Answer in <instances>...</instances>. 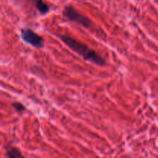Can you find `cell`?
I'll list each match as a JSON object with an SVG mask.
<instances>
[{
  "mask_svg": "<svg viewBox=\"0 0 158 158\" xmlns=\"http://www.w3.org/2000/svg\"><path fill=\"white\" fill-rule=\"evenodd\" d=\"M60 38L69 49H72L73 52H77L78 55L81 56L86 61L101 66L106 64L105 59L103 58L94 49H90L87 45L66 35H60Z\"/></svg>",
  "mask_w": 158,
  "mask_h": 158,
  "instance_id": "obj_1",
  "label": "cell"
},
{
  "mask_svg": "<svg viewBox=\"0 0 158 158\" xmlns=\"http://www.w3.org/2000/svg\"><path fill=\"white\" fill-rule=\"evenodd\" d=\"M63 15L64 18L69 21L73 22L80 26H83L86 29L93 27V22L88 17L85 16L83 14L80 13L78 10L73 7L72 6H66L63 9Z\"/></svg>",
  "mask_w": 158,
  "mask_h": 158,
  "instance_id": "obj_2",
  "label": "cell"
},
{
  "mask_svg": "<svg viewBox=\"0 0 158 158\" xmlns=\"http://www.w3.org/2000/svg\"><path fill=\"white\" fill-rule=\"evenodd\" d=\"M21 37L25 43L35 48H43L44 46V40L41 35L37 34L30 29H23L21 30Z\"/></svg>",
  "mask_w": 158,
  "mask_h": 158,
  "instance_id": "obj_3",
  "label": "cell"
},
{
  "mask_svg": "<svg viewBox=\"0 0 158 158\" xmlns=\"http://www.w3.org/2000/svg\"><path fill=\"white\" fill-rule=\"evenodd\" d=\"M6 156L8 158H21L23 157L21 151L13 146L7 145L6 147Z\"/></svg>",
  "mask_w": 158,
  "mask_h": 158,
  "instance_id": "obj_4",
  "label": "cell"
},
{
  "mask_svg": "<svg viewBox=\"0 0 158 158\" xmlns=\"http://www.w3.org/2000/svg\"><path fill=\"white\" fill-rule=\"evenodd\" d=\"M35 9L41 15H46L49 12V6L43 0H32Z\"/></svg>",
  "mask_w": 158,
  "mask_h": 158,
  "instance_id": "obj_5",
  "label": "cell"
},
{
  "mask_svg": "<svg viewBox=\"0 0 158 158\" xmlns=\"http://www.w3.org/2000/svg\"><path fill=\"white\" fill-rule=\"evenodd\" d=\"M12 106H13L14 109L19 113L23 112V111L26 110V107H25L24 105L22 104V103H19V102H14V103H12Z\"/></svg>",
  "mask_w": 158,
  "mask_h": 158,
  "instance_id": "obj_6",
  "label": "cell"
}]
</instances>
